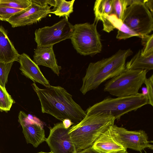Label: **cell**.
<instances>
[{"instance_id":"cell-1","label":"cell","mask_w":153,"mask_h":153,"mask_svg":"<svg viewBox=\"0 0 153 153\" xmlns=\"http://www.w3.org/2000/svg\"><path fill=\"white\" fill-rule=\"evenodd\" d=\"M32 86L40 102L42 113L49 114L62 122L69 119L74 125L80 122L86 116L85 111L64 88L50 85L41 88L35 82Z\"/></svg>"},{"instance_id":"cell-2","label":"cell","mask_w":153,"mask_h":153,"mask_svg":"<svg viewBox=\"0 0 153 153\" xmlns=\"http://www.w3.org/2000/svg\"><path fill=\"white\" fill-rule=\"evenodd\" d=\"M133 53L130 49H120L108 58L90 62L82 79L80 91L83 94L97 88L103 83L115 77L126 70V61Z\"/></svg>"},{"instance_id":"cell-3","label":"cell","mask_w":153,"mask_h":153,"mask_svg":"<svg viewBox=\"0 0 153 153\" xmlns=\"http://www.w3.org/2000/svg\"><path fill=\"white\" fill-rule=\"evenodd\" d=\"M115 117L106 114L86 115L70 127L68 134L77 152L91 147L96 140L114 124Z\"/></svg>"},{"instance_id":"cell-4","label":"cell","mask_w":153,"mask_h":153,"mask_svg":"<svg viewBox=\"0 0 153 153\" xmlns=\"http://www.w3.org/2000/svg\"><path fill=\"white\" fill-rule=\"evenodd\" d=\"M147 104H148V100L146 94L143 93L115 98L107 97L89 107L85 111L87 115H111L118 120L125 114L135 111Z\"/></svg>"},{"instance_id":"cell-5","label":"cell","mask_w":153,"mask_h":153,"mask_svg":"<svg viewBox=\"0 0 153 153\" xmlns=\"http://www.w3.org/2000/svg\"><path fill=\"white\" fill-rule=\"evenodd\" d=\"M148 71L142 70H126L108 80L103 90L110 94L121 97L136 95L144 84Z\"/></svg>"},{"instance_id":"cell-6","label":"cell","mask_w":153,"mask_h":153,"mask_svg":"<svg viewBox=\"0 0 153 153\" xmlns=\"http://www.w3.org/2000/svg\"><path fill=\"white\" fill-rule=\"evenodd\" d=\"M97 24L86 22L73 25L70 39L74 49L81 55L92 56L101 52V36Z\"/></svg>"},{"instance_id":"cell-7","label":"cell","mask_w":153,"mask_h":153,"mask_svg":"<svg viewBox=\"0 0 153 153\" xmlns=\"http://www.w3.org/2000/svg\"><path fill=\"white\" fill-rule=\"evenodd\" d=\"M123 22L140 36L149 35L153 30V14L143 0H128Z\"/></svg>"},{"instance_id":"cell-8","label":"cell","mask_w":153,"mask_h":153,"mask_svg":"<svg viewBox=\"0 0 153 153\" xmlns=\"http://www.w3.org/2000/svg\"><path fill=\"white\" fill-rule=\"evenodd\" d=\"M73 26L68 19L64 18L51 26H45L36 29L34 40L37 46H53L62 41L70 39Z\"/></svg>"},{"instance_id":"cell-9","label":"cell","mask_w":153,"mask_h":153,"mask_svg":"<svg viewBox=\"0 0 153 153\" xmlns=\"http://www.w3.org/2000/svg\"><path fill=\"white\" fill-rule=\"evenodd\" d=\"M109 130L113 139L126 150L129 149L140 152L146 148L153 149L147 134L143 130L129 131L114 124L109 127Z\"/></svg>"},{"instance_id":"cell-10","label":"cell","mask_w":153,"mask_h":153,"mask_svg":"<svg viewBox=\"0 0 153 153\" xmlns=\"http://www.w3.org/2000/svg\"><path fill=\"white\" fill-rule=\"evenodd\" d=\"M30 6L7 20L12 27L29 25L39 22L52 11L47 0H31Z\"/></svg>"},{"instance_id":"cell-11","label":"cell","mask_w":153,"mask_h":153,"mask_svg":"<svg viewBox=\"0 0 153 153\" xmlns=\"http://www.w3.org/2000/svg\"><path fill=\"white\" fill-rule=\"evenodd\" d=\"M49 128L45 141L51 151L53 153H77L68 134L70 127L65 128L61 122L54 124Z\"/></svg>"},{"instance_id":"cell-12","label":"cell","mask_w":153,"mask_h":153,"mask_svg":"<svg viewBox=\"0 0 153 153\" xmlns=\"http://www.w3.org/2000/svg\"><path fill=\"white\" fill-rule=\"evenodd\" d=\"M18 121L22 127V133L27 143L36 148L45 141L46 138L43 127L24 111H20Z\"/></svg>"},{"instance_id":"cell-13","label":"cell","mask_w":153,"mask_h":153,"mask_svg":"<svg viewBox=\"0 0 153 153\" xmlns=\"http://www.w3.org/2000/svg\"><path fill=\"white\" fill-rule=\"evenodd\" d=\"M17 61L20 64L19 69L22 73L33 82L38 83L45 87L50 85L38 66L27 54L23 53L19 54Z\"/></svg>"},{"instance_id":"cell-14","label":"cell","mask_w":153,"mask_h":153,"mask_svg":"<svg viewBox=\"0 0 153 153\" xmlns=\"http://www.w3.org/2000/svg\"><path fill=\"white\" fill-rule=\"evenodd\" d=\"M100 21H102L103 30L109 33L115 28L118 29L116 36L117 39L125 40L131 37L140 36L129 28L122 21L114 14L103 16Z\"/></svg>"},{"instance_id":"cell-15","label":"cell","mask_w":153,"mask_h":153,"mask_svg":"<svg viewBox=\"0 0 153 153\" xmlns=\"http://www.w3.org/2000/svg\"><path fill=\"white\" fill-rule=\"evenodd\" d=\"M53 47L37 46L34 50L33 61L38 66L42 65L50 68L59 76L62 67L58 65Z\"/></svg>"},{"instance_id":"cell-16","label":"cell","mask_w":153,"mask_h":153,"mask_svg":"<svg viewBox=\"0 0 153 153\" xmlns=\"http://www.w3.org/2000/svg\"><path fill=\"white\" fill-rule=\"evenodd\" d=\"M19 55L9 39L6 31L0 26V62L9 63L17 61Z\"/></svg>"},{"instance_id":"cell-17","label":"cell","mask_w":153,"mask_h":153,"mask_svg":"<svg viewBox=\"0 0 153 153\" xmlns=\"http://www.w3.org/2000/svg\"><path fill=\"white\" fill-rule=\"evenodd\" d=\"M91 147L101 153H113L127 150L113 139L109 128L96 140Z\"/></svg>"},{"instance_id":"cell-18","label":"cell","mask_w":153,"mask_h":153,"mask_svg":"<svg viewBox=\"0 0 153 153\" xmlns=\"http://www.w3.org/2000/svg\"><path fill=\"white\" fill-rule=\"evenodd\" d=\"M126 70H142L148 71L153 69V53L148 56L141 54L139 51L125 65Z\"/></svg>"},{"instance_id":"cell-19","label":"cell","mask_w":153,"mask_h":153,"mask_svg":"<svg viewBox=\"0 0 153 153\" xmlns=\"http://www.w3.org/2000/svg\"><path fill=\"white\" fill-rule=\"evenodd\" d=\"M94 22L96 24L105 15L113 14L112 0H97L94 4Z\"/></svg>"},{"instance_id":"cell-20","label":"cell","mask_w":153,"mask_h":153,"mask_svg":"<svg viewBox=\"0 0 153 153\" xmlns=\"http://www.w3.org/2000/svg\"><path fill=\"white\" fill-rule=\"evenodd\" d=\"M75 0L67 1L65 0H56V5L50 14L51 13L67 19L73 11L74 4Z\"/></svg>"},{"instance_id":"cell-21","label":"cell","mask_w":153,"mask_h":153,"mask_svg":"<svg viewBox=\"0 0 153 153\" xmlns=\"http://www.w3.org/2000/svg\"><path fill=\"white\" fill-rule=\"evenodd\" d=\"M15 103V101L8 93L5 88L0 85V111H9L13 104Z\"/></svg>"},{"instance_id":"cell-22","label":"cell","mask_w":153,"mask_h":153,"mask_svg":"<svg viewBox=\"0 0 153 153\" xmlns=\"http://www.w3.org/2000/svg\"><path fill=\"white\" fill-rule=\"evenodd\" d=\"M32 4L31 0H0V7L26 9Z\"/></svg>"},{"instance_id":"cell-23","label":"cell","mask_w":153,"mask_h":153,"mask_svg":"<svg viewBox=\"0 0 153 153\" xmlns=\"http://www.w3.org/2000/svg\"><path fill=\"white\" fill-rule=\"evenodd\" d=\"M128 6V0H112L113 14L122 21L125 11Z\"/></svg>"},{"instance_id":"cell-24","label":"cell","mask_w":153,"mask_h":153,"mask_svg":"<svg viewBox=\"0 0 153 153\" xmlns=\"http://www.w3.org/2000/svg\"><path fill=\"white\" fill-rule=\"evenodd\" d=\"M141 42L143 46L141 50V54L143 56H148L153 53V34L142 36Z\"/></svg>"},{"instance_id":"cell-25","label":"cell","mask_w":153,"mask_h":153,"mask_svg":"<svg viewBox=\"0 0 153 153\" xmlns=\"http://www.w3.org/2000/svg\"><path fill=\"white\" fill-rule=\"evenodd\" d=\"M13 62L5 63L0 62V85L5 87L8 76Z\"/></svg>"},{"instance_id":"cell-26","label":"cell","mask_w":153,"mask_h":153,"mask_svg":"<svg viewBox=\"0 0 153 153\" xmlns=\"http://www.w3.org/2000/svg\"><path fill=\"white\" fill-rule=\"evenodd\" d=\"M25 10L0 7V20L6 21L11 16Z\"/></svg>"},{"instance_id":"cell-27","label":"cell","mask_w":153,"mask_h":153,"mask_svg":"<svg viewBox=\"0 0 153 153\" xmlns=\"http://www.w3.org/2000/svg\"><path fill=\"white\" fill-rule=\"evenodd\" d=\"M144 84L146 85L147 93L146 96L148 100V104L153 106V75L146 78Z\"/></svg>"},{"instance_id":"cell-28","label":"cell","mask_w":153,"mask_h":153,"mask_svg":"<svg viewBox=\"0 0 153 153\" xmlns=\"http://www.w3.org/2000/svg\"><path fill=\"white\" fill-rule=\"evenodd\" d=\"M144 3L152 13L153 14V0H144Z\"/></svg>"},{"instance_id":"cell-29","label":"cell","mask_w":153,"mask_h":153,"mask_svg":"<svg viewBox=\"0 0 153 153\" xmlns=\"http://www.w3.org/2000/svg\"><path fill=\"white\" fill-rule=\"evenodd\" d=\"M77 153H101L91 147L82 150Z\"/></svg>"},{"instance_id":"cell-30","label":"cell","mask_w":153,"mask_h":153,"mask_svg":"<svg viewBox=\"0 0 153 153\" xmlns=\"http://www.w3.org/2000/svg\"><path fill=\"white\" fill-rule=\"evenodd\" d=\"M62 123L65 128H67L71 127L72 125H73V123L69 119H65L62 121Z\"/></svg>"},{"instance_id":"cell-31","label":"cell","mask_w":153,"mask_h":153,"mask_svg":"<svg viewBox=\"0 0 153 153\" xmlns=\"http://www.w3.org/2000/svg\"><path fill=\"white\" fill-rule=\"evenodd\" d=\"M113 153H128V152L127 151V150H126V151H124L118 152H114Z\"/></svg>"},{"instance_id":"cell-32","label":"cell","mask_w":153,"mask_h":153,"mask_svg":"<svg viewBox=\"0 0 153 153\" xmlns=\"http://www.w3.org/2000/svg\"><path fill=\"white\" fill-rule=\"evenodd\" d=\"M37 153H53L51 151L50 152H38Z\"/></svg>"},{"instance_id":"cell-33","label":"cell","mask_w":153,"mask_h":153,"mask_svg":"<svg viewBox=\"0 0 153 153\" xmlns=\"http://www.w3.org/2000/svg\"></svg>"}]
</instances>
